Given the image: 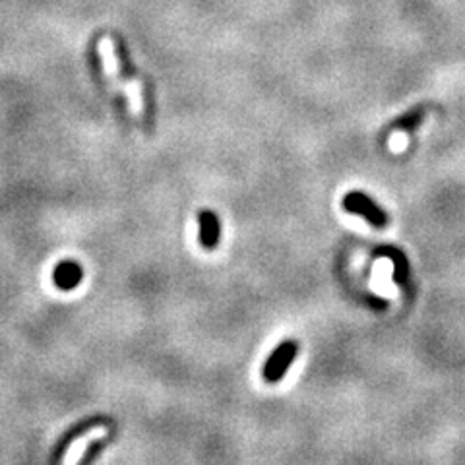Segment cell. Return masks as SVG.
Returning a JSON list of instances; mask_svg holds the SVG:
<instances>
[{"label": "cell", "mask_w": 465, "mask_h": 465, "mask_svg": "<svg viewBox=\"0 0 465 465\" xmlns=\"http://www.w3.org/2000/svg\"><path fill=\"white\" fill-rule=\"evenodd\" d=\"M424 111L423 109H415L409 114H405L403 118H400L397 123H395V128L397 130H413L417 124L421 123V118H423Z\"/></svg>", "instance_id": "cell-7"}, {"label": "cell", "mask_w": 465, "mask_h": 465, "mask_svg": "<svg viewBox=\"0 0 465 465\" xmlns=\"http://www.w3.org/2000/svg\"><path fill=\"white\" fill-rule=\"evenodd\" d=\"M101 448H103V442H101V440H95L93 444H90L87 452L80 457V464H87V462L95 459V457L99 455V450H101Z\"/></svg>", "instance_id": "cell-8"}, {"label": "cell", "mask_w": 465, "mask_h": 465, "mask_svg": "<svg viewBox=\"0 0 465 465\" xmlns=\"http://www.w3.org/2000/svg\"><path fill=\"white\" fill-rule=\"evenodd\" d=\"M297 353H299V343L295 340H285L283 343H279L264 364V371H262L264 380L269 384L279 382L285 376L291 362L295 361Z\"/></svg>", "instance_id": "cell-1"}, {"label": "cell", "mask_w": 465, "mask_h": 465, "mask_svg": "<svg viewBox=\"0 0 465 465\" xmlns=\"http://www.w3.org/2000/svg\"><path fill=\"white\" fill-rule=\"evenodd\" d=\"M343 209L345 211H349L353 216H361L364 217L369 223H371L372 227H378L382 229L388 225V216L384 214L382 207H378L374 204V200L369 198L364 192H357V190H353L349 194H345L343 198Z\"/></svg>", "instance_id": "cell-2"}, {"label": "cell", "mask_w": 465, "mask_h": 465, "mask_svg": "<svg viewBox=\"0 0 465 465\" xmlns=\"http://www.w3.org/2000/svg\"><path fill=\"white\" fill-rule=\"evenodd\" d=\"M105 423H107V419H103V417H90V419H85V421H82V423H78L76 426H72L68 433L62 436L61 442L56 444L54 452H52L51 457H49V462H51V464H59V462L62 459V455L66 454L68 446L72 444L76 438H80V436L87 433V431H92V428H95V426H101V424H105Z\"/></svg>", "instance_id": "cell-4"}, {"label": "cell", "mask_w": 465, "mask_h": 465, "mask_svg": "<svg viewBox=\"0 0 465 465\" xmlns=\"http://www.w3.org/2000/svg\"><path fill=\"white\" fill-rule=\"evenodd\" d=\"M83 269L76 260H62L52 271V283L61 291H72L82 283Z\"/></svg>", "instance_id": "cell-3"}, {"label": "cell", "mask_w": 465, "mask_h": 465, "mask_svg": "<svg viewBox=\"0 0 465 465\" xmlns=\"http://www.w3.org/2000/svg\"><path fill=\"white\" fill-rule=\"evenodd\" d=\"M198 227H200V245L206 250H214L221 240L219 217L211 209H202L198 214Z\"/></svg>", "instance_id": "cell-5"}, {"label": "cell", "mask_w": 465, "mask_h": 465, "mask_svg": "<svg viewBox=\"0 0 465 465\" xmlns=\"http://www.w3.org/2000/svg\"><path fill=\"white\" fill-rule=\"evenodd\" d=\"M378 254H384V256H388V258L393 260V264H395V281L397 283H403L405 278H407V260L403 256L400 250H395L393 247H382L378 250Z\"/></svg>", "instance_id": "cell-6"}]
</instances>
